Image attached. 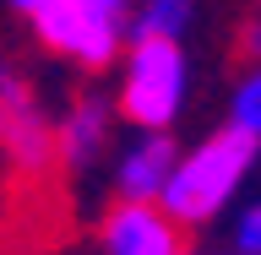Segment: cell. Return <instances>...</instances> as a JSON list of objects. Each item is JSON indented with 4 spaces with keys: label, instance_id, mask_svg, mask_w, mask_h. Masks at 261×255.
I'll use <instances>...</instances> for the list:
<instances>
[{
    "label": "cell",
    "instance_id": "9c48e42d",
    "mask_svg": "<svg viewBox=\"0 0 261 255\" xmlns=\"http://www.w3.org/2000/svg\"><path fill=\"white\" fill-rule=\"evenodd\" d=\"M228 130H240L245 141L261 147V65H250V76H240L228 98Z\"/></svg>",
    "mask_w": 261,
    "mask_h": 255
},
{
    "label": "cell",
    "instance_id": "7a4b0ae2",
    "mask_svg": "<svg viewBox=\"0 0 261 255\" xmlns=\"http://www.w3.org/2000/svg\"><path fill=\"white\" fill-rule=\"evenodd\" d=\"M130 11L136 0H38L28 16L38 44L82 71H103L130 44Z\"/></svg>",
    "mask_w": 261,
    "mask_h": 255
},
{
    "label": "cell",
    "instance_id": "ba28073f",
    "mask_svg": "<svg viewBox=\"0 0 261 255\" xmlns=\"http://www.w3.org/2000/svg\"><path fill=\"white\" fill-rule=\"evenodd\" d=\"M191 22H196V0H142L130 11V44L136 38L179 44V33H191Z\"/></svg>",
    "mask_w": 261,
    "mask_h": 255
},
{
    "label": "cell",
    "instance_id": "8fae6325",
    "mask_svg": "<svg viewBox=\"0 0 261 255\" xmlns=\"http://www.w3.org/2000/svg\"><path fill=\"white\" fill-rule=\"evenodd\" d=\"M245 54L261 65V16H250V22H245Z\"/></svg>",
    "mask_w": 261,
    "mask_h": 255
},
{
    "label": "cell",
    "instance_id": "7c38bea8",
    "mask_svg": "<svg viewBox=\"0 0 261 255\" xmlns=\"http://www.w3.org/2000/svg\"><path fill=\"white\" fill-rule=\"evenodd\" d=\"M6 6H11V11H22V16H33V11H38V0H6Z\"/></svg>",
    "mask_w": 261,
    "mask_h": 255
},
{
    "label": "cell",
    "instance_id": "3957f363",
    "mask_svg": "<svg viewBox=\"0 0 261 255\" xmlns=\"http://www.w3.org/2000/svg\"><path fill=\"white\" fill-rule=\"evenodd\" d=\"M185 93H191L185 44H163V38L125 44V54H120V93H114L120 120H130L136 130H163L169 136V125L185 109Z\"/></svg>",
    "mask_w": 261,
    "mask_h": 255
},
{
    "label": "cell",
    "instance_id": "52a82bcc",
    "mask_svg": "<svg viewBox=\"0 0 261 255\" xmlns=\"http://www.w3.org/2000/svg\"><path fill=\"white\" fill-rule=\"evenodd\" d=\"M109 125H114V109L109 98H76L71 109L55 120V158L65 163V168H87V163H98V152L109 147Z\"/></svg>",
    "mask_w": 261,
    "mask_h": 255
},
{
    "label": "cell",
    "instance_id": "6da1fadb",
    "mask_svg": "<svg viewBox=\"0 0 261 255\" xmlns=\"http://www.w3.org/2000/svg\"><path fill=\"white\" fill-rule=\"evenodd\" d=\"M256 152H261L256 141H245L240 130H228V125L201 136L191 152H179L174 174H169V185H163V195H158L163 217L179 223V228L212 223V217L240 195V185L250 179Z\"/></svg>",
    "mask_w": 261,
    "mask_h": 255
},
{
    "label": "cell",
    "instance_id": "277c9868",
    "mask_svg": "<svg viewBox=\"0 0 261 255\" xmlns=\"http://www.w3.org/2000/svg\"><path fill=\"white\" fill-rule=\"evenodd\" d=\"M0 152L16 174H49L55 168V120L44 114L28 76L0 54Z\"/></svg>",
    "mask_w": 261,
    "mask_h": 255
},
{
    "label": "cell",
    "instance_id": "30bf717a",
    "mask_svg": "<svg viewBox=\"0 0 261 255\" xmlns=\"http://www.w3.org/2000/svg\"><path fill=\"white\" fill-rule=\"evenodd\" d=\"M234 255H261V195L234 217Z\"/></svg>",
    "mask_w": 261,
    "mask_h": 255
},
{
    "label": "cell",
    "instance_id": "5b68a950",
    "mask_svg": "<svg viewBox=\"0 0 261 255\" xmlns=\"http://www.w3.org/2000/svg\"><path fill=\"white\" fill-rule=\"evenodd\" d=\"M103 255H185V228L169 223L163 207L147 201H114L98 223Z\"/></svg>",
    "mask_w": 261,
    "mask_h": 255
},
{
    "label": "cell",
    "instance_id": "8992f818",
    "mask_svg": "<svg viewBox=\"0 0 261 255\" xmlns=\"http://www.w3.org/2000/svg\"><path fill=\"white\" fill-rule=\"evenodd\" d=\"M179 163V147L163 136V130H136V141L120 147V158H114V190L120 201H147V207H158L163 185L174 174Z\"/></svg>",
    "mask_w": 261,
    "mask_h": 255
}]
</instances>
